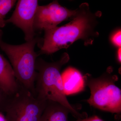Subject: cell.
Returning a JSON list of instances; mask_svg holds the SVG:
<instances>
[{"instance_id":"6da1fadb","label":"cell","mask_w":121,"mask_h":121,"mask_svg":"<svg viewBox=\"0 0 121 121\" xmlns=\"http://www.w3.org/2000/svg\"><path fill=\"white\" fill-rule=\"evenodd\" d=\"M69 59V55L66 53L59 60L54 62L48 63L41 59H37L35 95L43 101L59 103L67 108L70 113L78 119L85 118L87 117V115L79 113L69 103L64 91L60 70Z\"/></svg>"},{"instance_id":"7a4b0ae2","label":"cell","mask_w":121,"mask_h":121,"mask_svg":"<svg viewBox=\"0 0 121 121\" xmlns=\"http://www.w3.org/2000/svg\"><path fill=\"white\" fill-rule=\"evenodd\" d=\"M2 35V30H0V48L8 57L17 80L35 95V82L37 75L35 63L39 55L35 52V48L39 39L35 37L23 44L12 45L3 41Z\"/></svg>"},{"instance_id":"3957f363","label":"cell","mask_w":121,"mask_h":121,"mask_svg":"<svg viewBox=\"0 0 121 121\" xmlns=\"http://www.w3.org/2000/svg\"><path fill=\"white\" fill-rule=\"evenodd\" d=\"M84 10L78 11L73 19L64 26L45 30L43 44L39 54H51L88 36L91 29V18Z\"/></svg>"},{"instance_id":"277c9868","label":"cell","mask_w":121,"mask_h":121,"mask_svg":"<svg viewBox=\"0 0 121 121\" xmlns=\"http://www.w3.org/2000/svg\"><path fill=\"white\" fill-rule=\"evenodd\" d=\"M110 71L99 78L90 75L84 77L86 85L91 91V95L87 100L91 106L104 111L119 114L121 112V91L115 85L118 77L110 74Z\"/></svg>"},{"instance_id":"5b68a950","label":"cell","mask_w":121,"mask_h":121,"mask_svg":"<svg viewBox=\"0 0 121 121\" xmlns=\"http://www.w3.org/2000/svg\"><path fill=\"white\" fill-rule=\"evenodd\" d=\"M46 102L20 84L17 92L9 96L4 112L7 121H39Z\"/></svg>"},{"instance_id":"8992f818","label":"cell","mask_w":121,"mask_h":121,"mask_svg":"<svg viewBox=\"0 0 121 121\" xmlns=\"http://www.w3.org/2000/svg\"><path fill=\"white\" fill-rule=\"evenodd\" d=\"M77 12L61 6L57 1L47 5H39L35 13L34 30L45 31L54 28L69 17H73Z\"/></svg>"},{"instance_id":"52a82bcc","label":"cell","mask_w":121,"mask_h":121,"mask_svg":"<svg viewBox=\"0 0 121 121\" xmlns=\"http://www.w3.org/2000/svg\"><path fill=\"white\" fill-rule=\"evenodd\" d=\"M37 0H19L15 11L5 23H12L22 29L26 42L32 40L35 35L34 29V19L39 6Z\"/></svg>"},{"instance_id":"ba28073f","label":"cell","mask_w":121,"mask_h":121,"mask_svg":"<svg viewBox=\"0 0 121 121\" xmlns=\"http://www.w3.org/2000/svg\"><path fill=\"white\" fill-rule=\"evenodd\" d=\"M61 76L65 95L75 94L84 90L86 84L84 77L77 69L68 67Z\"/></svg>"},{"instance_id":"9c48e42d","label":"cell","mask_w":121,"mask_h":121,"mask_svg":"<svg viewBox=\"0 0 121 121\" xmlns=\"http://www.w3.org/2000/svg\"><path fill=\"white\" fill-rule=\"evenodd\" d=\"M19 86L11 64L0 54V88L10 96L17 92Z\"/></svg>"},{"instance_id":"30bf717a","label":"cell","mask_w":121,"mask_h":121,"mask_svg":"<svg viewBox=\"0 0 121 121\" xmlns=\"http://www.w3.org/2000/svg\"><path fill=\"white\" fill-rule=\"evenodd\" d=\"M67 108L56 102L47 101L39 121H69Z\"/></svg>"},{"instance_id":"8fae6325","label":"cell","mask_w":121,"mask_h":121,"mask_svg":"<svg viewBox=\"0 0 121 121\" xmlns=\"http://www.w3.org/2000/svg\"><path fill=\"white\" fill-rule=\"evenodd\" d=\"M16 1L15 0H0V28L5 26V16Z\"/></svg>"},{"instance_id":"7c38bea8","label":"cell","mask_w":121,"mask_h":121,"mask_svg":"<svg viewBox=\"0 0 121 121\" xmlns=\"http://www.w3.org/2000/svg\"><path fill=\"white\" fill-rule=\"evenodd\" d=\"M9 96L0 88V112H4Z\"/></svg>"},{"instance_id":"4fadbf2b","label":"cell","mask_w":121,"mask_h":121,"mask_svg":"<svg viewBox=\"0 0 121 121\" xmlns=\"http://www.w3.org/2000/svg\"><path fill=\"white\" fill-rule=\"evenodd\" d=\"M121 30L116 33L112 38V42L114 44L118 47H121Z\"/></svg>"},{"instance_id":"5bb4252c","label":"cell","mask_w":121,"mask_h":121,"mask_svg":"<svg viewBox=\"0 0 121 121\" xmlns=\"http://www.w3.org/2000/svg\"><path fill=\"white\" fill-rule=\"evenodd\" d=\"M76 121H104L97 116H94L89 117L79 118Z\"/></svg>"},{"instance_id":"9a60e30c","label":"cell","mask_w":121,"mask_h":121,"mask_svg":"<svg viewBox=\"0 0 121 121\" xmlns=\"http://www.w3.org/2000/svg\"><path fill=\"white\" fill-rule=\"evenodd\" d=\"M0 121H7L5 115L1 112H0Z\"/></svg>"},{"instance_id":"2e32d148","label":"cell","mask_w":121,"mask_h":121,"mask_svg":"<svg viewBox=\"0 0 121 121\" xmlns=\"http://www.w3.org/2000/svg\"><path fill=\"white\" fill-rule=\"evenodd\" d=\"M121 48H119L118 51V60L119 62H121Z\"/></svg>"}]
</instances>
